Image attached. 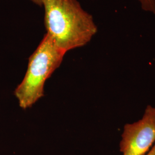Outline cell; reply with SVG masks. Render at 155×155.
Here are the masks:
<instances>
[{"mask_svg":"<svg viewBox=\"0 0 155 155\" xmlns=\"http://www.w3.org/2000/svg\"><path fill=\"white\" fill-rule=\"evenodd\" d=\"M45 8L46 34L66 53L87 45L97 33L91 15L77 0H41Z\"/></svg>","mask_w":155,"mask_h":155,"instance_id":"cell-1","label":"cell"},{"mask_svg":"<svg viewBox=\"0 0 155 155\" xmlns=\"http://www.w3.org/2000/svg\"><path fill=\"white\" fill-rule=\"evenodd\" d=\"M65 54L45 34L30 56L25 77L15 91L21 108L32 106L43 97L45 81L61 66Z\"/></svg>","mask_w":155,"mask_h":155,"instance_id":"cell-2","label":"cell"},{"mask_svg":"<svg viewBox=\"0 0 155 155\" xmlns=\"http://www.w3.org/2000/svg\"><path fill=\"white\" fill-rule=\"evenodd\" d=\"M155 143V107L147 106L141 119L124 127L120 143L122 155H145Z\"/></svg>","mask_w":155,"mask_h":155,"instance_id":"cell-3","label":"cell"},{"mask_svg":"<svg viewBox=\"0 0 155 155\" xmlns=\"http://www.w3.org/2000/svg\"><path fill=\"white\" fill-rule=\"evenodd\" d=\"M141 8L145 12L155 15V0H137Z\"/></svg>","mask_w":155,"mask_h":155,"instance_id":"cell-4","label":"cell"},{"mask_svg":"<svg viewBox=\"0 0 155 155\" xmlns=\"http://www.w3.org/2000/svg\"><path fill=\"white\" fill-rule=\"evenodd\" d=\"M145 155H155V143L150 151Z\"/></svg>","mask_w":155,"mask_h":155,"instance_id":"cell-5","label":"cell"},{"mask_svg":"<svg viewBox=\"0 0 155 155\" xmlns=\"http://www.w3.org/2000/svg\"><path fill=\"white\" fill-rule=\"evenodd\" d=\"M32 2H33L35 4H36L38 5L41 6H42V3L41 0H31Z\"/></svg>","mask_w":155,"mask_h":155,"instance_id":"cell-6","label":"cell"}]
</instances>
